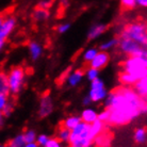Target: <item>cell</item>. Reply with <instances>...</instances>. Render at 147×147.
<instances>
[{
  "label": "cell",
  "instance_id": "obj_11",
  "mask_svg": "<svg viewBox=\"0 0 147 147\" xmlns=\"http://www.w3.org/2000/svg\"><path fill=\"white\" fill-rule=\"evenodd\" d=\"M83 79H84V71L82 69L73 70L65 78L67 85L70 86V88H77L78 85L81 84Z\"/></svg>",
  "mask_w": 147,
  "mask_h": 147
},
{
  "label": "cell",
  "instance_id": "obj_17",
  "mask_svg": "<svg viewBox=\"0 0 147 147\" xmlns=\"http://www.w3.org/2000/svg\"><path fill=\"white\" fill-rule=\"evenodd\" d=\"M81 123V118L80 115H69L67 117L64 118V121H62V127L68 129V130H71L74 129L76 126H78Z\"/></svg>",
  "mask_w": 147,
  "mask_h": 147
},
{
  "label": "cell",
  "instance_id": "obj_18",
  "mask_svg": "<svg viewBox=\"0 0 147 147\" xmlns=\"http://www.w3.org/2000/svg\"><path fill=\"white\" fill-rule=\"evenodd\" d=\"M110 142H111V138L108 136L107 133H100L99 136H97L94 138V142L93 143H95L97 146L99 147H108L110 145Z\"/></svg>",
  "mask_w": 147,
  "mask_h": 147
},
{
  "label": "cell",
  "instance_id": "obj_20",
  "mask_svg": "<svg viewBox=\"0 0 147 147\" xmlns=\"http://www.w3.org/2000/svg\"><path fill=\"white\" fill-rule=\"evenodd\" d=\"M118 45V38H109V40H105L103 43H101V45L99 46V50L101 51H107L109 52L110 50L114 49Z\"/></svg>",
  "mask_w": 147,
  "mask_h": 147
},
{
  "label": "cell",
  "instance_id": "obj_25",
  "mask_svg": "<svg viewBox=\"0 0 147 147\" xmlns=\"http://www.w3.org/2000/svg\"><path fill=\"white\" fill-rule=\"evenodd\" d=\"M98 51H99V49H98V48H96V47L88 48V49L84 50V52H83V55H82V59H83L84 62L90 63L93 59H94V58H95V55L98 53Z\"/></svg>",
  "mask_w": 147,
  "mask_h": 147
},
{
  "label": "cell",
  "instance_id": "obj_5",
  "mask_svg": "<svg viewBox=\"0 0 147 147\" xmlns=\"http://www.w3.org/2000/svg\"><path fill=\"white\" fill-rule=\"evenodd\" d=\"M9 90L11 95H18L24 90L27 79V71L22 66H15L7 74Z\"/></svg>",
  "mask_w": 147,
  "mask_h": 147
},
{
  "label": "cell",
  "instance_id": "obj_9",
  "mask_svg": "<svg viewBox=\"0 0 147 147\" xmlns=\"http://www.w3.org/2000/svg\"><path fill=\"white\" fill-rule=\"evenodd\" d=\"M55 110V102L50 94H44L40 97L38 105V115L40 117H47Z\"/></svg>",
  "mask_w": 147,
  "mask_h": 147
},
{
  "label": "cell",
  "instance_id": "obj_3",
  "mask_svg": "<svg viewBox=\"0 0 147 147\" xmlns=\"http://www.w3.org/2000/svg\"><path fill=\"white\" fill-rule=\"evenodd\" d=\"M121 38H129L136 43L146 47L147 45V27L144 22L138 20L128 24L121 30Z\"/></svg>",
  "mask_w": 147,
  "mask_h": 147
},
{
  "label": "cell",
  "instance_id": "obj_19",
  "mask_svg": "<svg viewBox=\"0 0 147 147\" xmlns=\"http://www.w3.org/2000/svg\"><path fill=\"white\" fill-rule=\"evenodd\" d=\"M90 129H91V132H92L93 136H99L100 133H102L105 131V124L102 121L96 119L95 121H93L92 124H90Z\"/></svg>",
  "mask_w": 147,
  "mask_h": 147
},
{
  "label": "cell",
  "instance_id": "obj_2",
  "mask_svg": "<svg viewBox=\"0 0 147 147\" xmlns=\"http://www.w3.org/2000/svg\"><path fill=\"white\" fill-rule=\"evenodd\" d=\"M94 142L90 125L81 121L78 126L70 130L69 147H91Z\"/></svg>",
  "mask_w": 147,
  "mask_h": 147
},
{
  "label": "cell",
  "instance_id": "obj_38",
  "mask_svg": "<svg viewBox=\"0 0 147 147\" xmlns=\"http://www.w3.org/2000/svg\"><path fill=\"white\" fill-rule=\"evenodd\" d=\"M136 7H147V0H136Z\"/></svg>",
  "mask_w": 147,
  "mask_h": 147
},
{
  "label": "cell",
  "instance_id": "obj_7",
  "mask_svg": "<svg viewBox=\"0 0 147 147\" xmlns=\"http://www.w3.org/2000/svg\"><path fill=\"white\" fill-rule=\"evenodd\" d=\"M90 91L88 95L92 100V102H101L106 99L108 95V90L106 88V84L100 78H97L95 80L90 82Z\"/></svg>",
  "mask_w": 147,
  "mask_h": 147
},
{
  "label": "cell",
  "instance_id": "obj_28",
  "mask_svg": "<svg viewBox=\"0 0 147 147\" xmlns=\"http://www.w3.org/2000/svg\"><path fill=\"white\" fill-rule=\"evenodd\" d=\"M99 73L100 70L96 69V68H94V67H88V69L85 70L84 73V77L88 79L90 82L93 80H95V79H97V78H99Z\"/></svg>",
  "mask_w": 147,
  "mask_h": 147
},
{
  "label": "cell",
  "instance_id": "obj_21",
  "mask_svg": "<svg viewBox=\"0 0 147 147\" xmlns=\"http://www.w3.org/2000/svg\"><path fill=\"white\" fill-rule=\"evenodd\" d=\"M133 138H134V141L138 144H144L146 142V139H147L146 129L144 128V127L136 128V131H134V134H133Z\"/></svg>",
  "mask_w": 147,
  "mask_h": 147
},
{
  "label": "cell",
  "instance_id": "obj_31",
  "mask_svg": "<svg viewBox=\"0 0 147 147\" xmlns=\"http://www.w3.org/2000/svg\"><path fill=\"white\" fill-rule=\"evenodd\" d=\"M121 5L125 10H132L136 7V0H119Z\"/></svg>",
  "mask_w": 147,
  "mask_h": 147
},
{
  "label": "cell",
  "instance_id": "obj_33",
  "mask_svg": "<svg viewBox=\"0 0 147 147\" xmlns=\"http://www.w3.org/2000/svg\"><path fill=\"white\" fill-rule=\"evenodd\" d=\"M70 29V24L69 22H63V24H60L57 30L60 34H65L66 32H68Z\"/></svg>",
  "mask_w": 147,
  "mask_h": 147
},
{
  "label": "cell",
  "instance_id": "obj_43",
  "mask_svg": "<svg viewBox=\"0 0 147 147\" xmlns=\"http://www.w3.org/2000/svg\"><path fill=\"white\" fill-rule=\"evenodd\" d=\"M4 19V16L2 14H0V27H1V25H2V22H3Z\"/></svg>",
  "mask_w": 147,
  "mask_h": 147
},
{
  "label": "cell",
  "instance_id": "obj_8",
  "mask_svg": "<svg viewBox=\"0 0 147 147\" xmlns=\"http://www.w3.org/2000/svg\"><path fill=\"white\" fill-rule=\"evenodd\" d=\"M16 26H17V20L14 16H12V15L5 16L2 22V25L0 27V42L5 43L7 37L13 33Z\"/></svg>",
  "mask_w": 147,
  "mask_h": 147
},
{
  "label": "cell",
  "instance_id": "obj_39",
  "mask_svg": "<svg viewBox=\"0 0 147 147\" xmlns=\"http://www.w3.org/2000/svg\"><path fill=\"white\" fill-rule=\"evenodd\" d=\"M4 121H5V117H4L3 114L0 112V129L4 126Z\"/></svg>",
  "mask_w": 147,
  "mask_h": 147
},
{
  "label": "cell",
  "instance_id": "obj_12",
  "mask_svg": "<svg viewBox=\"0 0 147 147\" xmlns=\"http://www.w3.org/2000/svg\"><path fill=\"white\" fill-rule=\"evenodd\" d=\"M28 51L32 61H37L43 55V46L36 40H32L28 44Z\"/></svg>",
  "mask_w": 147,
  "mask_h": 147
},
{
  "label": "cell",
  "instance_id": "obj_36",
  "mask_svg": "<svg viewBox=\"0 0 147 147\" xmlns=\"http://www.w3.org/2000/svg\"><path fill=\"white\" fill-rule=\"evenodd\" d=\"M52 7V0H40L38 2L37 7L40 9H45V10H49Z\"/></svg>",
  "mask_w": 147,
  "mask_h": 147
},
{
  "label": "cell",
  "instance_id": "obj_44",
  "mask_svg": "<svg viewBox=\"0 0 147 147\" xmlns=\"http://www.w3.org/2000/svg\"><path fill=\"white\" fill-rule=\"evenodd\" d=\"M0 147H7V145H5V144H0Z\"/></svg>",
  "mask_w": 147,
  "mask_h": 147
},
{
  "label": "cell",
  "instance_id": "obj_42",
  "mask_svg": "<svg viewBox=\"0 0 147 147\" xmlns=\"http://www.w3.org/2000/svg\"><path fill=\"white\" fill-rule=\"evenodd\" d=\"M62 5L63 7H67L68 5V1L67 0H62Z\"/></svg>",
  "mask_w": 147,
  "mask_h": 147
},
{
  "label": "cell",
  "instance_id": "obj_15",
  "mask_svg": "<svg viewBox=\"0 0 147 147\" xmlns=\"http://www.w3.org/2000/svg\"><path fill=\"white\" fill-rule=\"evenodd\" d=\"M97 115L98 112L93 109V108H85L84 110L82 111V113L80 114L81 121H83L85 124H92L93 121H95L97 119Z\"/></svg>",
  "mask_w": 147,
  "mask_h": 147
},
{
  "label": "cell",
  "instance_id": "obj_10",
  "mask_svg": "<svg viewBox=\"0 0 147 147\" xmlns=\"http://www.w3.org/2000/svg\"><path fill=\"white\" fill-rule=\"evenodd\" d=\"M109 62H110V55H109V52L99 50L98 53L95 55V58L90 62V66L100 70L107 66Z\"/></svg>",
  "mask_w": 147,
  "mask_h": 147
},
{
  "label": "cell",
  "instance_id": "obj_34",
  "mask_svg": "<svg viewBox=\"0 0 147 147\" xmlns=\"http://www.w3.org/2000/svg\"><path fill=\"white\" fill-rule=\"evenodd\" d=\"M45 147H63V143H61L57 138H50Z\"/></svg>",
  "mask_w": 147,
  "mask_h": 147
},
{
  "label": "cell",
  "instance_id": "obj_1",
  "mask_svg": "<svg viewBox=\"0 0 147 147\" xmlns=\"http://www.w3.org/2000/svg\"><path fill=\"white\" fill-rule=\"evenodd\" d=\"M103 102L110 112L109 123L115 126L129 124L147 111L146 99L140 97L130 86H121L109 92Z\"/></svg>",
  "mask_w": 147,
  "mask_h": 147
},
{
  "label": "cell",
  "instance_id": "obj_24",
  "mask_svg": "<svg viewBox=\"0 0 147 147\" xmlns=\"http://www.w3.org/2000/svg\"><path fill=\"white\" fill-rule=\"evenodd\" d=\"M70 136V130L64 128V127H60L58 132H57V139L61 142V143H68Z\"/></svg>",
  "mask_w": 147,
  "mask_h": 147
},
{
  "label": "cell",
  "instance_id": "obj_41",
  "mask_svg": "<svg viewBox=\"0 0 147 147\" xmlns=\"http://www.w3.org/2000/svg\"><path fill=\"white\" fill-rule=\"evenodd\" d=\"M4 45H5V43H4V42H0V52L3 50Z\"/></svg>",
  "mask_w": 147,
  "mask_h": 147
},
{
  "label": "cell",
  "instance_id": "obj_23",
  "mask_svg": "<svg viewBox=\"0 0 147 147\" xmlns=\"http://www.w3.org/2000/svg\"><path fill=\"white\" fill-rule=\"evenodd\" d=\"M136 78L133 77V76H131V75L128 73L123 71V73H121V75H119V82H121L124 86H132V85L136 83Z\"/></svg>",
  "mask_w": 147,
  "mask_h": 147
},
{
  "label": "cell",
  "instance_id": "obj_22",
  "mask_svg": "<svg viewBox=\"0 0 147 147\" xmlns=\"http://www.w3.org/2000/svg\"><path fill=\"white\" fill-rule=\"evenodd\" d=\"M0 94L3 95H10V90H9V83H7V74L4 71H0Z\"/></svg>",
  "mask_w": 147,
  "mask_h": 147
},
{
  "label": "cell",
  "instance_id": "obj_4",
  "mask_svg": "<svg viewBox=\"0 0 147 147\" xmlns=\"http://www.w3.org/2000/svg\"><path fill=\"white\" fill-rule=\"evenodd\" d=\"M123 71L130 74L136 80L147 77V55L128 57L124 62Z\"/></svg>",
  "mask_w": 147,
  "mask_h": 147
},
{
  "label": "cell",
  "instance_id": "obj_14",
  "mask_svg": "<svg viewBox=\"0 0 147 147\" xmlns=\"http://www.w3.org/2000/svg\"><path fill=\"white\" fill-rule=\"evenodd\" d=\"M132 90L138 94V95L145 98L147 97V77L143 79H139L136 81V83L132 85Z\"/></svg>",
  "mask_w": 147,
  "mask_h": 147
},
{
  "label": "cell",
  "instance_id": "obj_35",
  "mask_svg": "<svg viewBox=\"0 0 147 147\" xmlns=\"http://www.w3.org/2000/svg\"><path fill=\"white\" fill-rule=\"evenodd\" d=\"M10 101V98L7 95H3V94H0V112H2L3 109L5 108V106L7 105V102Z\"/></svg>",
  "mask_w": 147,
  "mask_h": 147
},
{
  "label": "cell",
  "instance_id": "obj_6",
  "mask_svg": "<svg viewBox=\"0 0 147 147\" xmlns=\"http://www.w3.org/2000/svg\"><path fill=\"white\" fill-rule=\"evenodd\" d=\"M118 48L121 53L128 57H138V55H147L146 47L136 43L134 40L129 38H119Z\"/></svg>",
  "mask_w": 147,
  "mask_h": 147
},
{
  "label": "cell",
  "instance_id": "obj_29",
  "mask_svg": "<svg viewBox=\"0 0 147 147\" xmlns=\"http://www.w3.org/2000/svg\"><path fill=\"white\" fill-rule=\"evenodd\" d=\"M49 139H50V136H48V134H45V133L37 134L36 140H35V143H36L40 147H45V145L48 143Z\"/></svg>",
  "mask_w": 147,
  "mask_h": 147
},
{
  "label": "cell",
  "instance_id": "obj_40",
  "mask_svg": "<svg viewBox=\"0 0 147 147\" xmlns=\"http://www.w3.org/2000/svg\"><path fill=\"white\" fill-rule=\"evenodd\" d=\"M22 147H40V146L34 142V143H25Z\"/></svg>",
  "mask_w": 147,
  "mask_h": 147
},
{
  "label": "cell",
  "instance_id": "obj_32",
  "mask_svg": "<svg viewBox=\"0 0 147 147\" xmlns=\"http://www.w3.org/2000/svg\"><path fill=\"white\" fill-rule=\"evenodd\" d=\"M13 111H14V103L10 100L1 113L4 115V117H9V116H11V114L13 113Z\"/></svg>",
  "mask_w": 147,
  "mask_h": 147
},
{
  "label": "cell",
  "instance_id": "obj_16",
  "mask_svg": "<svg viewBox=\"0 0 147 147\" xmlns=\"http://www.w3.org/2000/svg\"><path fill=\"white\" fill-rule=\"evenodd\" d=\"M49 17H50L49 10H45V9H40V7H36L32 13V18L36 22H44L48 20Z\"/></svg>",
  "mask_w": 147,
  "mask_h": 147
},
{
  "label": "cell",
  "instance_id": "obj_37",
  "mask_svg": "<svg viewBox=\"0 0 147 147\" xmlns=\"http://www.w3.org/2000/svg\"><path fill=\"white\" fill-rule=\"evenodd\" d=\"M91 103H92V100H91V98H90V96L88 95L84 96V97H83V99H82V105L88 107V106H90Z\"/></svg>",
  "mask_w": 147,
  "mask_h": 147
},
{
  "label": "cell",
  "instance_id": "obj_30",
  "mask_svg": "<svg viewBox=\"0 0 147 147\" xmlns=\"http://www.w3.org/2000/svg\"><path fill=\"white\" fill-rule=\"evenodd\" d=\"M97 119H98V121H102L103 124L109 123V119H110V112L108 111V109H105V110L98 112Z\"/></svg>",
  "mask_w": 147,
  "mask_h": 147
},
{
  "label": "cell",
  "instance_id": "obj_26",
  "mask_svg": "<svg viewBox=\"0 0 147 147\" xmlns=\"http://www.w3.org/2000/svg\"><path fill=\"white\" fill-rule=\"evenodd\" d=\"M22 136L26 143H34L36 140L37 133L33 129H27L25 132H22Z\"/></svg>",
  "mask_w": 147,
  "mask_h": 147
},
{
  "label": "cell",
  "instance_id": "obj_13",
  "mask_svg": "<svg viewBox=\"0 0 147 147\" xmlns=\"http://www.w3.org/2000/svg\"><path fill=\"white\" fill-rule=\"evenodd\" d=\"M107 26L105 24H101V22H98V24H95L93 25L88 31V40H96L102 35L106 31H107Z\"/></svg>",
  "mask_w": 147,
  "mask_h": 147
},
{
  "label": "cell",
  "instance_id": "obj_27",
  "mask_svg": "<svg viewBox=\"0 0 147 147\" xmlns=\"http://www.w3.org/2000/svg\"><path fill=\"white\" fill-rule=\"evenodd\" d=\"M25 143L26 142L24 140L22 133H19L17 136H15L13 139H11V141L7 144V147H22Z\"/></svg>",
  "mask_w": 147,
  "mask_h": 147
}]
</instances>
